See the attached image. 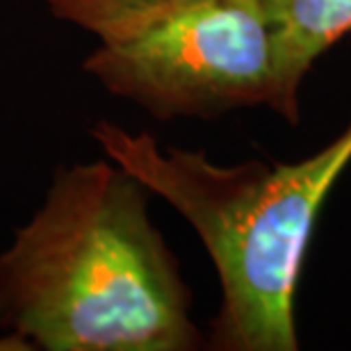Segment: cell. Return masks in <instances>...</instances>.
<instances>
[{"label":"cell","mask_w":351,"mask_h":351,"mask_svg":"<svg viewBox=\"0 0 351 351\" xmlns=\"http://www.w3.org/2000/svg\"><path fill=\"white\" fill-rule=\"evenodd\" d=\"M149 196L110 158L60 167L0 254V331L34 351L206 347Z\"/></svg>","instance_id":"6da1fadb"},{"label":"cell","mask_w":351,"mask_h":351,"mask_svg":"<svg viewBox=\"0 0 351 351\" xmlns=\"http://www.w3.org/2000/svg\"><path fill=\"white\" fill-rule=\"evenodd\" d=\"M105 158L165 199L206 247L221 299L210 322L215 351H297V285L328 192L351 165V119L299 162L217 165L203 151L162 149L151 132L96 121Z\"/></svg>","instance_id":"7a4b0ae2"},{"label":"cell","mask_w":351,"mask_h":351,"mask_svg":"<svg viewBox=\"0 0 351 351\" xmlns=\"http://www.w3.org/2000/svg\"><path fill=\"white\" fill-rule=\"evenodd\" d=\"M82 69L160 121L269 108L301 119L276 23L263 0H180L98 37Z\"/></svg>","instance_id":"3957f363"},{"label":"cell","mask_w":351,"mask_h":351,"mask_svg":"<svg viewBox=\"0 0 351 351\" xmlns=\"http://www.w3.org/2000/svg\"><path fill=\"white\" fill-rule=\"evenodd\" d=\"M278 27L285 73L301 91L304 78L328 48L351 34V0H263Z\"/></svg>","instance_id":"277c9868"},{"label":"cell","mask_w":351,"mask_h":351,"mask_svg":"<svg viewBox=\"0 0 351 351\" xmlns=\"http://www.w3.org/2000/svg\"><path fill=\"white\" fill-rule=\"evenodd\" d=\"M55 19L103 37L180 0H44Z\"/></svg>","instance_id":"5b68a950"},{"label":"cell","mask_w":351,"mask_h":351,"mask_svg":"<svg viewBox=\"0 0 351 351\" xmlns=\"http://www.w3.org/2000/svg\"><path fill=\"white\" fill-rule=\"evenodd\" d=\"M0 351H34L30 342H25L21 335L0 333Z\"/></svg>","instance_id":"8992f818"}]
</instances>
